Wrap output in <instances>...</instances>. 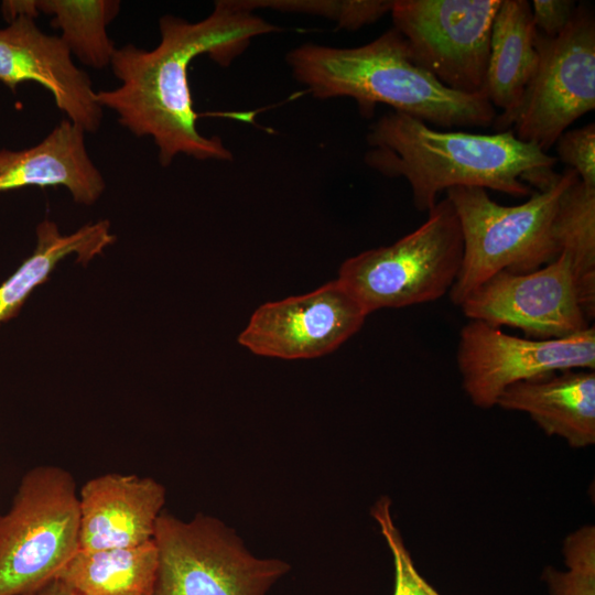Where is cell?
Listing matches in <instances>:
<instances>
[{
	"label": "cell",
	"mask_w": 595,
	"mask_h": 595,
	"mask_svg": "<svg viewBox=\"0 0 595 595\" xmlns=\"http://www.w3.org/2000/svg\"><path fill=\"white\" fill-rule=\"evenodd\" d=\"M159 28L161 39L152 50L132 44L116 48L110 67L121 84L96 91L97 102L112 110L118 122L137 138L150 137L162 166L180 154L230 161L232 154L219 137H205L197 129L190 64L205 54L226 67L253 37L279 28L234 7L230 0L216 1L212 13L196 22L165 14Z\"/></svg>",
	"instance_id": "6da1fadb"
},
{
	"label": "cell",
	"mask_w": 595,
	"mask_h": 595,
	"mask_svg": "<svg viewBox=\"0 0 595 595\" xmlns=\"http://www.w3.org/2000/svg\"><path fill=\"white\" fill-rule=\"evenodd\" d=\"M365 163L388 177H404L419 212L455 186H477L526 197L556 177L558 160L511 130L493 134L443 131L390 110L369 126Z\"/></svg>",
	"instance_id": "7a4b0ae2"
},
{
	"label": "cell",
	"mask_w": 595,
	"mask_h": 595,
	"mask_svg": "<svg viewBox=\"0 0 595 595\" xmlns=\"http://www.w3.org/2000/svg\"><path fill=\"white\" fill-rule=\"evenodd\" d=\"M286 62L314 97H349L366 117L379 104L443 129L487 128L497 117L484 94L448 89L419 66L393 28L356 47L303 44L288 53Z\"/></svg>",
	"instance_id": "3957f363"
},
{
	"label": "cell",
	"mask_w": 595,
	"mask_h": 595,
	"mask_svg": "<svg viewBox=\"0 0 595 595\" xmlns=\"http://www.w3.org/2000/svg\"><path fill=\"white\" fill-rule=\"evenodd\" d=\"M577 177L574 170L566 169L548 187L512 206L496 203L483 187L445 191L463 236L462 266L448 292L454 305L459 306L473 290L500 271L531 272L560 255L554 217L561 194Z\"/></svg>",
	"instance_id": "277c9868"
},
{
	"label": "cell",
	"mask_w": 595,
	"mask_h": 595,
	"mask_svg": "<svg viewBox=\"0 0 595 595\" xmlns=\"http://www.w3.org/2000/svg\"><path fill=\"white\" fill-rule=\"evenodd\" d=\"M463 259L456 212L445 197L415 230L391 245L345 260L338 282L369 315L436 301L448 294Z\"/></svg>",
	"instance_id": "5b68a950"
},
{
	"label": "cell",
	"mask_w": 595,
	"mask_h": 595,
	"mask_svg": "<svg viewBox=\"0 0 595 595\" xmlns=\"http://www.w3.org/2000/svg\"><path fill=\"white\" fill-rule=\"evenodd\" d=\"M79 496L56 465L28 470L0 515V595L36 594L78 551Z\"/></svg>",
	"instance_id": "8992f818"
},
{
	"label": "cell",
	"mask_w": 595,
	"mask_h": 595,
	"mask_svg": "<svg viewBox=\"0 0 595 595\" xmlns=\"http://www.w3.org/2000/svg\"><path fill=\"white\" fill-rule=\"evenodd\" d=\"M153 540L154 595H267L290 571L283 560L253 555L232 528L203 513L182 520L162 512Z\"/></svg>",
	"instance_id": "52a82bcc"
},
{
	"label": "cell",
	"mask_w": 595,
	"mask_h": 595,
	"mask_svg": "<svg viewBox=\"0 0 595 595\" xmlns=\"http://www.w3.org/2000/svg\"><path fill=\"white\" fill-rule=\"evenodd\" d=\"M538 31V30H537ZM538 66L512 113L495 118L496 132L511 130L517 139L548 153L560 136L595 109V15L577 4L567 26L556 36L539 31Z\"/></svg>",
	"instance_id": "ba28073f"
},
{
	"label": "cell",
	"mask_w": 595,
	"mask_h": 595,
	"mask_svg": "<svg viewBox=\"0 0 595 595\" xmlns=\"http://www.w3.org/2000/svg\"><path fill=\"white\" fill-rule=\"evenodd\" d=\"M500 0H394L393 29L412 60L454 91L483 94Z\"/></svg>",
	"instance_id": "9c48e42d"
},
{
	"label": "cell",
	"mask_w": 595,
	"mask_h": 595,
	"mask_svg": "<svg viewBox=\"0 0 595 595\" xmlns=\"http://www.w3.org/2000/svg\"><path fill=\"white\" fill-rule=\"evenodd\" d=\"M462 387L482 409L497 404L502 391L519 381L570 369H595V327L562 338L532 339L469 320L456 350Z\"/></svg>",
	"instance_id": "30bf717a"
},
{
	"label": "cell",
	"mask_w": 595,
	"mask_h": 595,
	"mask_svg": "<svg viewBox=\"0 0 595 595\" xmlns=\"http://www.w3.org/2000/svg\"><path fill=\"white\" fill-rule=\"evenodd\" d=\"M459 307L468 320L519 328L532 339L562 338L591 326L565 252L531 272L494 274L473 290Z\"/></svg>",
	"instance_id": "8fae6325"
},
{
	"label": "cell",
	"mask_w": 595,
	"mask_h": 595,
	"mask_svg": "<svg viewBox=\"0 0 595 595\" xmlns=\"http://www.w3.org/2000/svg\"><path fill=\"white\" fill-rule=\"evenodd\" d=\"M367 315L336 279L310 293L262 304L238 343L266 357H320L356 334Z\"/></svg>",
	"instance_id": "7c38bea8"
},
{
	"label": "cell",
	"mask_w": 595,
	"mask_h": 595,
	"mask_svg": "<svg viewBox=\"0 0 595 595\" xmlns=\"http://www.w3.org/2000/svg\"><path fill=\"white\" fill-rule=\"evenodd\" d=\"M0 82L13 94L20 84L34 82L85 132L100 128L104 109L88 74L75 65L61 37L44 33L31 17H15L0 29Z\"/></svg>",
	"instance_id": "4fadbf2b"
},
{
	"label": "cell",
	"mask_w": 595,
	"mask_h": 595,
	"mask_svg": "<svg viewBox=\"0 0 595 595\" xmlns=\"http://www.w3.org/2000/svg\"><path fill=\"white\" fill-rule=\"evenodd\" d=\"M78 496V550L95 551L152 541L166 490L152 477L108 473L86 482Z\"/></svg>",
	"instance_id": "5bb4252c"
},
{
	"label": "cell",
	"mask_w": 595,
	"mask_h": 595,
	"mask_svg": "<svg viewBox=\"0 0 595 595\" xmlns=\"http://www.w3.org/2000/svg\"><path fill=\"white\" fill-rule=\"evenodd\" d=\"M85 133L65 118L33 147L0 150V193L26 186H63L74 202L95 204L106 182L89 156Z\"/></svg>",
	"instance_id": "9a60e30c"
},
{
	"label": "cell",
	"mask_w": 595,
	"mask_h": 595,
	"mask_svg": "<svg viewBox=\"0 0 595 595\" xmlns=\"http://www.w3.org/2000/svg\"><path fill=\"white\" fill-rule=\"evenodd\" d=\"M498 407L527 413L549 436L573 448L595 443V372L570 369L545 374L507 387Z\"/></svg>",
	"instance_id": "2e32d148"
},
{
	"label": "cell",
	"mask_w": 595,
	"mask_h": 595,
	"mask_svg": "<svg viewBox=\"0 0 595 595\" xmlns=\"http://www.w3.org/2000/svg\"><path fill=\"white\" fill-rule=\"evenodd\" d=\"M537 32L529 1L500 0L491 28L483 91L491 106L501 110L497 118L513 112L536 73Z\"/></svg>",
	"instance_id": "e0dca14e"
},
{
	"label": "cell",
	"mask_w": 595,
	"mask_h": 595,
	"mask_svg": "<svg viewBox=\"0 0 595 595\" xmlns=\"http://www.w3.org/2000/svg\"><path fill=\"white\" fill-rule=\"evenodd\" d=\"M115 241L107 219L86 224L69 235H63L53 220L43 219L36 226L32 255L0 284V324L18 315L35 288L48 280L63 259L76 255V262L87 264Z\"/></svg>",
	"instance_id": "ac0fdd59"
},
{
	"label": "cell",
	"mask_w": 595,
	"mask_h": 595,
	"mask_svg": "<svg viewBox=\"0 0 595 595\" xmlns=\"http://www.w3.org/2000/svg\"><path fill=\"white\" fill-rule=\"evenodd\" d=\"M154 540L141 545L77 551L55 580L80 595H154Z\"/></svg>",
	"instance_id": "d6986e66"
},
{
	"label": "cell",
	"mask_w": 595,
	"mask_h": 595,
	"mask_svg": "<svg viewBox=\"0 0 595 595\" xmlns=\"http://www.w3.org/2000/svg\"><path fill=\"white\" fill-rule=\"evenodd\" d=\"M554 237L560 253L570 258L577 296L591 322L595 315V187L580 177L559 198Z\"/></svg>",
	"instance_id": "ffe728a7"
},
{
	"label": "cell",
	"mask_w": 595,
	"mask_h": 595,
	"mask_svg": "<svg viewBox=\"0 0 595 595\" xmlns=\"http://www.w3.org/2000/svg\"><path fill=\"white\" fill-rule=\"evenodd\" d=\"M36 12L51 15V25L61 30V40L72 55L86 66H110L115 43L107 26L120 12L118 0H33Z\"/></svg>",
	"instance_id": "44dd1931"
},
{
	"label": "cell",
	"mask_w": 595,
	"mask_h": 595,
	"mask_svg": "<svg viewBox=\"0 0 595 595\" xmlns=\"http://www.w3.org/2000/svg\"><path fill=\"white\" fill-rule=\"evenodd\" d=\"M232 6L249 12L269 9L304 13L332 20L339 29L356 31L390 13L393 1L387 0H230Z\"/></svg>",
	"instance_id": "7402d4cb"
},
{
	"label": "cell",
	"mask_w": 595,
	"mask_h": 595,
	"mask_svg": "<svg viewBox=\"0 0 595 595\" xmlns=\"http://www.w3.org/2000/svg\"><path fill=\"white\" fill-rule=\"evenodd\" d=\"M562 554L566 571L544 567L541 578L550 595H595V527L585 524L565 537Z\"/></svg>",
	"instance_id": "603a6c76"
},
{
	"label": "cell",
	"mask_w": 595,
	"mask_h": 595,
	"mask_svg": "<svg viewBox=\"0 0 595 595\" xmlns=\"http://www.w3.org/2000/svg\"><path fill=\"white\" fill-rule=\"evenodd\" d=\"M370 515L391 552L394 567L392 595H441L416 570L391 513V499L381 496L370 508Z\"/></svg>",
	"instance_id": "cb8c5ba5"
},
{
	"label": "cell",
	"mask_w": 595,
	"mask_h": 595,
	"mask_svg": "<svg viewBox=\"0 0 595 595\" xmlns=\"http://www.w3.org/2000/svg\"><path fill=\"white\" fill-rule=\"evenodd\" d=\"M556 160L574 170L580 180L595 187V125L589 122L581 128L564 131L558 141Z\"/></svg>",
	"instance_id": "d4e9b609"
},
{
	"label": "cell",
	"mask_w": 595,
	"mask_h": 595,
	"mask_svg": "<svg viewBox=\"0 0 595 595\" xmlns=\"http://www.w3.org/2000/svg\"><path fill=\"white\" fill-rule=\"evenodd\" d=\"M577 4L572 0H533L532 19L536 29L547 35H559L571 22Z\"/></svg>",
	"instance_id": "484cf974"
},
{
	"label": "cell",
	"mask_w": 595,
	"mask_h": 595,
	"mask_svg": "<svg viewBox=\"0 0 595 595\" xmlns=\"http://www.w3.org/2000/svg\"><path fill=\"white\" fill-rule=\"evenodd\" d=\"M36 595H80L57 580H53L47 585H45Z\"/></svg>",
	"instance_id": "4316f807"
},
{
	"label": "cell",
	"mask_w": 595,
	"mask_h": 595,
	"mask_svg": "<svg viewBox=\"0 0 595 595\" xmlns=\"http://www.w3.org/2000/svg\"><path fill=\"white\" fill-rule=\"evenodd\" d=\"M31 595H36V594H31Z\"/></svg>",
	"instance_id": "83f0119b"
}]
</instances>
